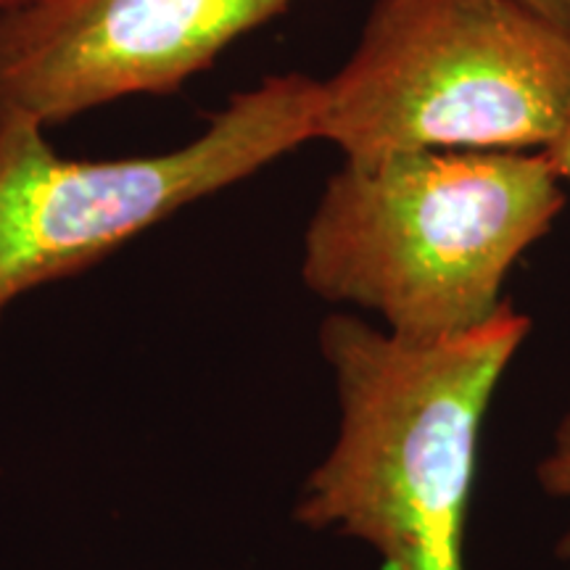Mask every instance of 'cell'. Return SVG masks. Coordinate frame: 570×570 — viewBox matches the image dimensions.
I'll return each instance as SVG.
<instances>
[{"instance_id":"6da1fadb","label":"cell","mask_w":570,"mask_h":570,"mask_svg":"<svg viewBox=\"0 0 570 570\" xmlns=\"http://www.w3.org/2000/svg\"><path fill=\"white\" fill-rule=\"evenodd\" d=\"M531 320L510 302L473 331L410 341L338 312L320 325L338 433L294 520L367 544L381 570H468L483 420Z\"/></svg>"},{"instance_id":"7a4b0ae2","label":"cell","mask_w":570,"mask_h":570,"mask_svg":"<svg viewBox=\"0 0 570 570\" xmlns=\"http://www.w3.org/2000/svg\"><path fill=\"white\" fill-rule=\"evenodd\" d=\"M566 206L541 151H410L344 161L304 233L302 281L373 312L399 338L473 331Z\"/></svg>"},{"instance_id":"8992f818","label":"cell","mask_w":570,"mask_h":570,"mask_svg":"<svg viewBox=\"0 0 570 570\" xmlns=\"http://www.w3.org/2000/svg\"><path fill=\"white\" fill-rule=\"evenodd\" d=\"M539 483L541 489L550 497L568 499L570 502V415L562 420L558 431H554V441L550 454L539 462ZM560 558L568 562L570 570V525L566 539L560 541Z\"/></svg>"},{"instance_id":"ba28073f","label":"cell","mask_w":570,"mask_h":570,"mask_svg":"<svg viewBox=\"0 0 570 570\" xmlns=\"http://www.w3.org/2000/svg\"><path fill=\"white\" fill-rule=\"evenodd\" d=\"M541 154L547 156V161L552 164V169L562 177V180L570 177V122L566 125V130L560 132V138Z\"/></svg>"},{"instance_id":"9c48e42d","label":"cell","mask_w":570,"mask_h":570,"mask_svg":"<svg viewBox=\"0 0 570 570\" xmlns=\"http://www.w3.org/2000/svg\"><path fill=\"white\" fill-rule=\"evenodd\" d=\"M24 3H30V0H0V13L17 9V6H24Z\"/></svg>"},{"instance_id":"3957f363","label":"cell","mask_w":570,"mask_h":570,"mask_svg":"<svg viewBox=\"0 0 570 570\" xmlns=\"http://www.w3.org/2000/svg\"><path fill=\"white\" fill-rule=\"evenodd\" d=\"M570 122V40L518 0H375L320 80L315 140L344 161L547 151Z\"/></svg>"},{"instance_id":"5b68a950","label":"cell","mask_w":570,"mask_h":570,"mask_svg":"<svg viewBox=\"0 0 570 570\" xmlns=\"http://www.w3.org/2000/svg\"><path fill=\"white\" fill-rule=\"evenodd\" d=\"M296 0H30L0 13V111L40 127L169 96Z\"/></svg>"},{"instance_id":"277c9868","label":"cell","mask_w":570,"mask_h":570,"mask_svg":"<svg viewBox=\"0 0 570 570\" xmlns=\"http://www.w3.org/2000/svg\"><path fill=\"white\" fill-rule=\"evenodd\" d=\"M320 80L277 75L238 92L194 140L125 159H69L46 127L0 111V323L13 302L67 281L315 140Z\"/></svg>"},{"instance_id":"52a82bcc","label":"cell","mask_w":570,"mask_h":570,"mask_svg":"<svg viewBox=\"0 0 570 570\" xmlns=\"http://www.w3.org/2000/svg\"><path fill=\"white\" fill-rule=\"evenodd\" d=\"M570 40V0H518Z\"/></svg>"}]
</instances>
